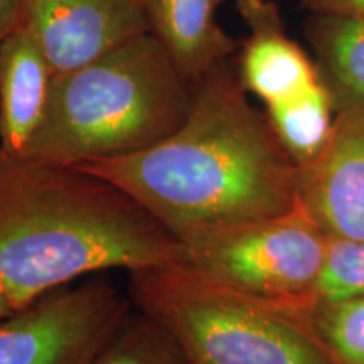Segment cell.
Returning <instances> with one entry per match:
<instances>
[{"label": "cell", "instance_id": "cell-1", "mask_svg": "<svg viewBox=\"0 0 364 364\" xmlns=\"http://www.w3.org/2000/svg\"><path fill=\"white\" fill-rule=\"evenodd\" d=\"M75 167L124 189L177 241L299 206V166L248 100L231 59L196 85L188 118L162 142Z\"/></svg>", "mask_w": 364, "mask_h": 364}, {"label": "cell", "instance_id": "cell-2", "mask_svg": "<svg viewBox=\"0 0 364 364\" xmlns=\"http://www.w3.org/2000/svg\"><path fill=\"white\" fill-rule=\"evenodd\" d=\"M181 262V245L113 182L0 150V284L17 309L86 277Z\"/></svg>", "mask_w": 364, "mask_h": 364}, {"label": "cell", "instance_id": "cell-3", "mask_svg": "<svg viewBox=\"0 0 364 364\" xmlns=\"http://www.w3.org/2000/svg\"><path fill=\"white\" fill-rule=\"evenodd\" d=\"M194 88L152 33L53 78L26 159L83 166L162 142L188 118Z\"/></svg>", "mask_w": 364, "mask_h": 364}, {"label": "cell", "instance_id": "cell-4", "mask_svg": "<svg viewBox=\"0 0 364 364\" xmlns=\"http://www.w3.org/2000/svg\"><path fill=\"white\" fill-rule=\"evenodd\" d=\"M127 275L134 307L169 332L189 364H338L309 312L235 292L181 262Z\"/></svg>", "mask_w": 364, "mask_h": 364}, {"label": "cell", "instance_id": "cell-5", "mask_svg": "<svg viewBox=\"0 0 364 364\" xmlns=\"http://www.w3.org/2000/svg\"><path fill=\"white\" fill-rule=\"evenodd\" d=\"M327 236L299 206L267 220L209 228L179 240L181 263L248 297L309 312Z\"/></svg>", "mask_w": 364, "mask_h": 364}, {"label": "cell", "instance_id": "cell-6", "mask_svg": "<svg viewBox=\"0 0 364 364\" xmlns=\"http://www.w3.org/2000/svg\"><path fill=\"white\" fill-rule=\"evenodd\" d=\"M132 307L105 273L59 287L0 317V364H88Z\"/></svg>", "mask_w": 364, "mask_h": 364}, {"label": "cell", "instance_id": "cell-7", "mask_svg": "<svg viewBox=\"0 0 364 364\" xmlns=\"http://www.w3.org/2000/svg\"><path fill=\"white\" fill-rule=\"evenodd\" d=\"M56 75L150 33L144 0H22L19 22Z\"/></svg>", "mask_w": 364, "mask_h": 364}, {"label": "cell", "instance_id": "cell-8", "mask_svg": "<svg viewBox=\"0 0 364 364\" xmlns=\"http://www.w3.org/2000/svg\"><path fill=\"white\" fill-rule=\"evenodd\" d=\"M299 204L331 238H364V107L336 113L329 142L299 167Z\"/></svg>", "mask_w": 364, "mask_h": 364}, {"label": "cell", "instance_id": "cell-9", "mask_svg": "<svg viewBox=\"0 0 364 364\" xmlns=\"http://www.w3.org/2000/svg\"><path fill=\"white\" fill-rule=\"evenodd\" d=\"M236 9L248 27L238 61L248 93L270 105L304 93L322 80L316 63L289 38L275 2L238 0Z\"/></svg>", "mask_w": 364, "mask_h": 364}, {"label": "cell", "instance_id": "cell-10", "mask_svg": "<svg viewBox=\"0 0 364 364\" xmlns=\"http://www.w3.org/2000/svg\"><path fill=\"white\" fill-rule=\"evenodd\" d=\"M54 73L21 24L0 44V150L22 157L43 122Z\"/></svg>", "mask_w": 364, "mask_h": 364}, {"label": "cell", "instance_id": "cell-11", "mask_svg": "<svg viewBox=\"0 0 364 364\" xmlns=\"http://www.w3.org/2000/svg\"><path fill=\"white\" fill-rule=\"evenodd\" d=\"M220 4L221 0H144L150 33L193 86L238 48L218 24Z\"/></svg>", "mask_w": 364, "mask_h": 364}, {"label": "cell", "instance_id": "cell-12", "mask_svg": "<svg viewBox=\"0 0 364 364\" xmlns=\"http://www.w3.org/2000/svg\"><path fill=\"white\" fill-rule=\"evenodd\" d=\"M306 34L338 108L364 107V17L311 14Z\"/></svg>", "mask_w": 364, "mask_h": 364}, {"label": "cell", "instance_id": "cell-13", "mask_svg": "<svg viewBox=\"0 0 364 364\" xmlns=\"http://www.w3.org/2000/svg\"><path fill=\"white\" fill-rule=\"evenodd\" d=\"M336 102L324 80L292 98L267 105V118L285 152L299 167L307 166L329 142Z\"/></svg>", "mask_w": 364, "mask_h": 364}, {"label": "cell", "instance_id": "cell-14", "mask_svg": "<svg viewBox=\"0 0 364 364\" xmlns=\"http://www.w3.org/2000/svg\"><path fill=\"white\" fill-rule=\"evenodd\" d=\"M134 306V304H132ZM88 364H189L176 339L132 307L115 334Z\"/></svg>", "mask_w": 364, "mask_h": 364}, {"label": "cell", "instance_id": "cell-15", "mask_svg": "<svg viewBox=\"0 0 364 364\" xmlns=\"http://www.w3.org/2000/svg\"><path fill=\"white\" fill-rule=\"evenodd\" d=\"M309 321L317 339L338 364H364V295L316 304Z\"/></svg>", "mask_w": 364, "mask_h": 364}, {"label": "cell", "instance_id": "cell-16", "mask_svg": "<svg viewBox=\"0 0 364 364\" xmlns=\"http://www.w3.org/2000/svg\"><path fill=\"white\" fill-rule=\"evenodd\" d=\"M359 295H364V238L346 240L329 236L324 267L314 290L312 307L316 304L338 302Z\"/></svg>", "mask_w": 364, "mask_h": 364}, {"label": "cell", "instance_id": "cell-17", "mask_svg": "<svg viewBox=\"0 0 364 364\" xmlns=\"http://www.w3.org/2000/svg\"><path fill=\"white\" fill-rule=\"evenodd\" d=\"M311 14L364 17V0H302Z\"/></svg>", "mask_w": 364, "mask_h": 364}, {"label": "cell", "instance_id": "cell-18", "mask_svg": "<svg viewBox=\"0 0 364 364\" xmlns=\"http://www.w3.org/2000/svg\"><path fill=\"white\" fill-rule=\"evenodd\" d=\"M22 0H0V44L16 29Z\"/></svg>", "mask_w": 364, "mask_h": 364}, {"label": "cell", "instance_id": "cell-19", "mask_svg": "<svg viewBox=\"0 0 364 364\" xmlns=\"http://www.w3.org/2000/svg\"><path fill=\"white\" fill-rule=\"evenodd\" d=\"M14 311H17L16 304L12 302L11 295L7 294V290L4 289L2 284H0V317L7 316V314H11Z\"/></svg>", "mask_w": 364, "mask_h": 364}]
</instances>
